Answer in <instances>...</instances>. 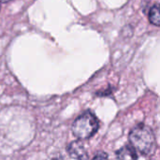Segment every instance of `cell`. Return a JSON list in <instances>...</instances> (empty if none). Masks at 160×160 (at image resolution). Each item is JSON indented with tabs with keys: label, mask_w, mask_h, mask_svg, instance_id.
<instances>
[{
	"label": "cell",
	"mask_w": 160,
	"mask_h": 160,
	"mask_svg": "<svg viewBox=\"0 0 160 160\" xmlns=\"http://www.w3.org/2000/svg\"><path fill=\"white\" fill-rule=\"evenodd\" d=\"M117 160H137L138 156L136 150L131 144L125 145L115 152Z\"/></svg>",
	"instance_id": "obj_4"
},
{
	"label": "cell",
	"mask_w": 160,
	"mask_h": 160,
	"mask_svg": "<svg viewBox=\"0 0 160 160\" xmlns=\"http://www.w3.org/2000/svg\"><path fill=\"white\" fill-rule=\"evenodd\" d=\"M112 93V89L109 87V88H107L106 90H104V91H100V92H98V93H97V95L98 96H99V97H104V96H108V95H110Z\"/></svg>",
	"instance_id": "obj_7"
},
{
	"label": "cell",
	"mask_w": 160,
	"mask_h": 160,
	"mask_svg": "<svg viewBox=\"0 0 160 160\" xmlns=\"http://www.w3.org/2000/svg\"><path fill=\"white\" fill-rule=\"evenodd\" d=\"M130 144L142 155H150L156 145L153 130L144 124H139L131 129L128 135Z\"/></svg>",
	"instance_id": "obj_1"
},
{
	"label": "cell",
	"mask_w": 160,
	"mask_h": 160,
	"mask_svg": "<svg viewBox=\"0 0 160 160\" xmlns=\"http://www.w3.org/2000/svg\"><path fill=\"white\" fill-rule=\"evenodd\" d=\"M68 153L71 158L75 160H88V154L84 145L80 141H74L68 146Z\"/></svg>",
	"instance_id": "obj_3"
},
{
	"label": "cell",
	"mask_w": 160,
	"mask_h": 160,
	"mask_svg": "<svg viewBox=\"0 0 160 160\" xmlns=\"http://www.w3.org/2000/svg\"><path fill=\"white\" fill-rule=\"evenodd\" d=\"M148 18L151 23L160 26V4H156L151 8Z\"/></svg>",
	"instance_id": "obj_5"
},
{
	"label": "cell",
	"mask_w": 160,
	"mask_h": 160,
	"mask_svg": "<svg viewBox=\"0 0 160 160\" xmlns=\"http://www.w3.org/2000/svg\"><path fill=\"white\" fill-rule=\"evenodd\" d=\"M93 160H109V157L105 152H98Z\"/></svg>",
	"instance_id": "obj_6"
},
{
	"label": "cell",
	"mask_w": 160,
	"mask_h": 160,
	"mask_svg": "<svg viewBox=\"0 0 160 160\" xmlns=\"http://www.w3.org/2000/svg\"><path fill=\"white\" fill-rule=\"evenodd\" d=\"M11 0H0V3H7V2H9Z\"/></svg>",
	"instance_id": "obj_9"
},
{
	"label": "cell",
	"mask_w": 160,
	"mask_h": 160,
	"mask_svg": "<svg viewBox=\"0 0 160 160\" xmlns=\"http://www.w3.org/2000/svg\"><path fill=\"white\" fill-rule=\"evenodd\" d=\"M48 160H64L63 158H62V157L59 155H56V156H53V157H52L51 158H49Z\"/></svg>",
	"instance_id": "obj_8"
},
{
	"label": "cell",
	"mask_w": 160,
	"mask_h": 160,
	"mask_svg": "<svg viewBox=\"0 0 160 160\" xmlns=\"http://www.w3.org/2000/svg\"><path fill=\"white\" fill-rule=\"evenodd\" d=\"M99 128V121L97 116L87 111L80 115L72 125V133L79 140H85L93 137Z\"/></svg>",
	"instance_id": "obj_2"
}]
</instances>
